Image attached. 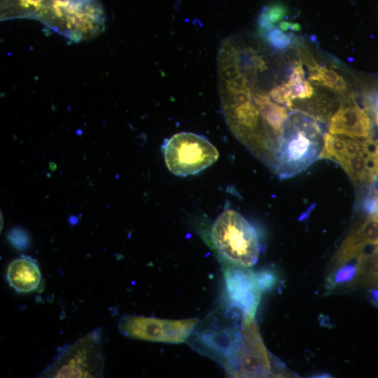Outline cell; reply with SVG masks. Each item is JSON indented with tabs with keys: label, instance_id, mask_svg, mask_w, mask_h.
<instances>
[{
	"label": "cell",
	"instance_id": "cell-1",
	"mask_svg": "<svg viewBox=\"0 0 378 378\" xmlns=\"http://www.w3.org/2000/svg\"><path fill=\"white\" fill-rule=\"evenodd\" d=\"M106 19L99 0H47L38 20L48 29L77 43L100 34Z\"/></svg>",
	"mask_w": 378,
	"mask_h": 378
},
{
	"label": "cell",
	"instance_id": "cell-2",
	"mask_svg": "<svg viewBox=\"0 0 378 378\" xmlns=\"http://www.w3.org/2000/svg\"><path fill=\"white\" fill-rule=\"evenodd\" d=\"M294 115L284 127L274 150L273 165L281 178L302 172L319 159L322 148L318 125L307 118Z\"/></svg>",
	"mask_w": 378,
	"mask_h": 378
},
{
	"label": "cell",
	"instance_id": "cell-3",
	"mask_svg": "<svg viewBox=\"0 0 378 378\" xmlns=\"http://www.w3.org/2000/svg\"><path fill=\"white\" fill-rule=\"evenodd\" d=\"M104 363L102 332L97 328L59 349L52 362L38 377H102Z\"/></svg>",
	"mask_w": 378,
	"mask_h": 378
},
{
	"label": "cell",
	"instance_id": "cell-4",
	"mask_svg": "<svg viewBox=\"0 0 378 378\" xmlns=\"http://www.w3.org/2000/svg\"><path fill=\"white\" fill-rule=\"evenodd\" d=\"M211 239L222 256L235 266L250 267L258 260L260 245L255 231L234 210H225L217 217Z\"/></svg>",
	"mask_w": 378,
	"mask_h": 378
},
{
	"label": "cell",
	"instance_id": "cell-5",
	"mask_svg": "<svg viewBox=\"0 0 378 378\" xmlns=\"http://www.w3.org/2000/svg\"><path fill=\"white\" fill-rule=\"evenodd\" d=\"M162 149L167 167L179 176L202 171L214 164L219 155L216 147L205 137L187 132L166 139Z\"/></svg>",
	"mask_w": 378,
	"mask_h": 378
},
{
	"label": "cell",
	"instance_id": "cell-6",
	"mask_svg": "<svg viewBox=\"0 0 378 378\" xmlns=\"http://www.w3.org/2000/svg\"><path fill=\"white\" fill-rule=\"evenodd\" d=\"M198 321L197 318L172 320L127 314L120 317L118 326L128 338L178 344L187 340Z\"/></svg>",
	"mask_w": 378,
	"mask_h": 378
},
{
	"label": "cell",
	"instance_id": "cell-7",
	"mask_svg": "<svg viewBox=\"0 0 378 378\" xmlns=\"http://www.w3.org/2000/svg\"><path fill=\"white\" fill-rule=\"evenodd\" d=\"M237 349V374L243 377H265L271 374V363L254 318L243 319Z\"/></svg>",
	"mask_w": 378,
	"mask_h": 378
},
{
	"label": "cell",
	"instance_id": "cell-8",
	"mask_svg": "<svg viewBox=\"0 0 378 378\" xmlns=\"http://www.w3.org/2000/svg\"><path fill=\"white\" fill-rule=\"evenodd\" d=\"M246 268H229L225 279L232 302L242 311L244 318H254L262 290L255 274Z\"/></svg>",
	"mask_w": 378,
	"mask_h": 378
},
{
	"label": "cell",
	"instance_id": "cell-9",
	"mask_svg": "<svg viewBox=\"0 0 378 378\" xmlns=\"http://www.w3.org/2000/svg\"><path fill=\"white\" fill-rule=\"evenodd\" d=\"M329 132L352 139H368L372 135V124L367 111L357 105L338 109L332 116Z\"/></svg>",
	"mask_w": 378,
	"mask_h": 378
},
{
	"label": "cell",
	"instance_id": "cell-10",
	"mask_svg": "<svg viewBox=\"0 0 378 378\" xmlns=\"http://www.w3.org/2000/svg\"><path fill=\"white\" fill-rule=\"evenodd\" d=\"M378 244V212L370 214L363 223L349 234L341 244L335 257V264L342 266L358 257L366 245Z\"/></svg>",
	"mask_w": 378,
	"mask_h": 378
},
{
	"label": "cell",
	"instance_id": "cell-11",
	"mask_svg": "<svg viewBox=\"0 0 378 378\" xmlns=\"http://www.w3.org/2000/svg\"><path fill=\"white\" fill-rule=\"evenodd\" d=\"M6 279L18 293L36 290L41 282V273L36 260L24 255L15 259L7 268Z\"/></svg>",
	"mask_w": 378,
	"mask_h": 378
},
{
	"label": "cell",
	"instance_id": "cell-12",
	"mask_svg": "<svg viewBox=\"0 0 378 378\" xmlns=\"http://www.w3.org/2000/svg\"><path fill=\"white\" fill-rule=\"evenodd\" d=\"M46 1V0H1V19L38 20Z\"/></svg>",
	"mask_w": 378,
	"mask_h": 378
},
{
	"label": "cell",
	"instance_id": "cell-13",
	"mask_svg": "<svg viewBox=\"0 0 378 378\" xmlns=\"http://www.w3.org/2000/svg\"><path fill=\"white\" fill-rule=\"evenodd\" d=\"M354 182L359 184H372L374 178L365 153V141L363 150L346 158L340 165Z\"/></svg>",
	"mask_w": 378,
	"mask_h": 378
},
{
	"label": "cell",
	"instance_id": "cell-14",
	"mask_svg": "<svg viewBox=\"0 0 378 378\" xmlns=\"http://www.w3.org/2000/svg\"><path fill=\"white\" fill-rule=\"evenodd\" d=\"M293 100L307 99L313 96L314 89L312 84L306 80L302 64L296 62L287 82Z\"/></svg>",
	"mask_w": 378,
	"mask_h": 378
},
{
	"label": "cell",
	"instance_id": "cell-15",
	"mask_svg": "<svg viewBox=\"0 0 378 378\" xmlns=\"http://www.w3.org/2000/svg\"><path fill=\"white\" fill-rule=\"evenodd\" d=\"M313 71L314 72L309 77L312 83L339 92L346 90L345 80L335 71L326 66H316Z\"/></svg>",
	"mask_w": 378,
	"mask_h": 378
},
{
	"label": "cell",
	"instance_id": "cell-16",
	"mask_svg": "<svg viewBox=\"0 0 378 378\" xmlns=\"http://www.w3.org/2000/svg\"><path fill=\"white\" fill-rule=\"evenodd\" d=\"M346 139L326 133L319 159H330L340 165L346 158Z\"/></svg>",
	"mask_w": 378,
	"mask_h": 378
},
{
	"label": "cell",
	"instance_id": "cell-17",
	"mask_svg": "<svg viewBox=\"0 0 378 378\" xmlns=\"http://www.w3.org/2000/svg\"><path fill=\"white\" fill-rule=\"evenodd\" d=\"M357 258V275L364 280L378 281V246L371 253H360Z\"/></svg>",
	"mask_w": 378,
	"mask_h": 378
},
{
	"label": "cell",
	"instance_id": "cell-18",
	"mask_svg": "<svg viewBox=\"0 0 378 378\" xmlns=\"http://www.w3.org/2000/svg\"><path fill=\"white\" fill-rule=\"evenodd\" d=\"M262 36L265 38L269 46L278 50L288 48L292 42L290 34L275 27Z\"/></svg>",
	"mask_w": 378,
	"mask_h": 378
},
{
	"label": "cell",
	"instance_id": "cell-19",
	"mask_svg": "<svg viewBox=\"0 0 378 378\" xmlns=\"http://www.w3.org/2000/svg\"><path fill=\"white\" fill-rule=\"evenodd\" d=\"M7 239L10 244L17 250L26 249L30 241V237L27 232L20 227H15L9 230Z\"/></svg>",
	"mask_w": 378,
	"mask_h": 378
},
{
	"label": "cell",
	"instance_id": "cell-20",
	"mask_svg": "<svg viewBox=\"0 0 378 378\" xmlns=\"http://www.w3.org/2000/svg\"><path fill=\"white\" fill-rule=\"evenodd\" d=\"M267 94L273 102L277 104L286 105L288 107L292 106L293 99L288 83H283L273 87Z\"/></svg>",
	"mask_w": 378,
	"mask_h": 378
},
{
	"label": "cell",
	"instance_id": "cell-21",
	"mask_svg": "<svg viewBox=\"0 0 378 378\" xmlns=\"http://www.w3.org/2000/svg\"><path fill=\"white\" fill-rule=\"evenodd\" d=\"M365 153L369 162L374 181L378 177V139H365Z\"/></svg>",
	"mask_w": 378,
	"mask_h": 378
},
{
	"label": "cell",
	"instance_id": "cell-22",
	"mask_svg": "<svg viewBox=\"0 0 378 378\" xmlns=\"http://www.w3.org/2000/svg\"><path fill=\"white\" fill-rule=\"evenodd\" d=\"M357 275L356 265H345L341 267L329 282V288L352 280Z\"/></svg>",
	"mask_w": 378,
	"mask_h": 378
},
{
	"label": "cell",
	"instance_id": "cell-23",
	"mask_svg": "<svg viewBox=\"0 0 378 378\" xmlns=\"http://www.w3.org/2000/svg\"><path fill=\"white\" fill-rule=\"evenodd\" d=\"M255 275L262 290L274 286L277 279L275 274L270 270H262Z\"/></svg>",
	"mask_w": 378,
	"mask_h": 378
},
{
	"label": "cell",
	"instance_id": "cell-24",
	"mask_svg": "<svg viewBox=\"0 0 378 378\" xmlns=\"http://www.w3.org/2000/svg\"><path fill=\"white\" fill-rule=\"evenodd\" d=\"M368 108H370L374 113L378 111V93L375 94L373 99L367 106Z\"/></svg>",
	"mask_w": 378,
	"mask_h": 378
},
{
	"label": "cell",
	"instance_id": "cell-25",
	"mask_svg": "<svg viewBox=\"0 0 378 378\" xmlns=\"http://www.w3.org/2000/svg\"><path fill=\"white\" fill-rule=\"evenodd\" d=\"M370 300L375 304H378V288H375L371 291Z\"/></svg>",
	"mask_w": 378,
	"mask_h": 378
},
{
	"label": "cell",
	"instance_id": "cell-26",
	"mask_svg": "<svg viewBox=\"0 0 378 378\" xmlns=\"http://www.w3.org/2000/svg\"><path fill=\"white\" fill-rule=\"evenodd\" d=\"M78 219L77 216H71L69 218V222L71 225L76 224L78 223Z\"/></svg>",
	"mask_w": 378,
	"mask_h": 378
}]
</instances>
